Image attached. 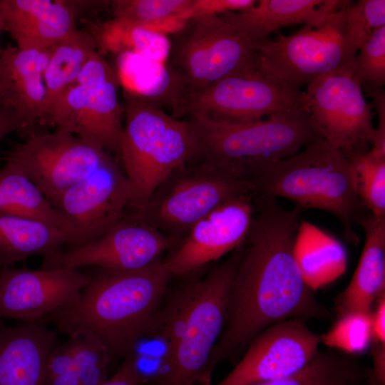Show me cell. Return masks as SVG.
I'll list each match as a JSON object with an SVG mask.
<instances>
[{
    "label": "cell",
    "mask_w": 385,
    "mask_h": 385,
    "mask_svg": "<svg viewBox=\"0 0 385 385\" xmlns=\"http://www.w3.org/2000/svg\"><path fill=\"white\" fill-rule=\"evenodd\" d=\"M255 214L228 294L227 322L210 358L208 372L235 360L270 326L292 318L330 319L299 267L295 247L301 212L272 196L252 194Z\"/></svg>",
    "instance_id": "6da1fadb"
},
{
    "label": "cell",
    "mask_w": 385,
    "mask_h": 385,
    "mask_svg": "<svg viewBox=\"0 0 385 385\" xmlns=\"http://www.w3.org/2000/svg\"><path fill=\"white\" fill-rule=\"evenodd\" d=\"M243 250L244 244L203 277L166 292L148 334L165 346L149 385H212L210 358L227 322L228 294Z\"/></svg>",
    "instance_id": "7a4b0ae2"
},
{
    "label": "cell",
    "mask_w": 385,
    "mask_h": 385,
    "mask_svg": "<svg viewBox=\"0 0 385 385\" xmlns=\"http://www.w3.org/2000/svg\"><path fill=\"white\" fill-rule=\"evenodd\" d=\"M90 274L78 303L45 319L67 334L90 329L105 343L111 359H125L148 336L172 275L160 258L138 270L96 267Z\"/></svg>",
    "instance_id": "3957f363"
},
{
    "label": "cell",
    "mask_w": 385,
    "mask_h": 385,
    "mask_svg": "<svg viewBox=\"0 0 385 385\" xmlns=\"http://www.w3.org/2000/svg\"><path fill=\"white\" fill-rule=\"evenodd\" d=\"M245 178L255 193L288 199L300 212L317 209L333 215L342 225L344 239L359 243L354 226L370 212L359 195L351 162L324 138L292 156L252 167Z\"/></svg>",
    "instance_id": "277c9868"
},
{
    "label": "cell",
    "mask_w": 385,
    "mask_h": 385,
    "mask_svg": "<svg viewBox=\"0 0 385 385\" xmlns=\"http://www.w3.org/2000/svg\"><path fill=\"white\" fill-rule=\"evenodd\" d=\"M188 120L192 140L188 162L210 163L245 179L252 167L292 156L314 140L323 138L306 108L245 123H212L193 117Z\"/></svg>",
    "instance_id": "5b68a950"
},
{
    "label": "cell",
    "mask_w": 385,
    "mask_h": 385,
    "mask_svg": "<svg viewBox=\"0 0 385 385\" xmlns=\"http://www.w3.org/2000/svg\"><path fill=\"white\" fill-rule=\"evenodd\" d=\"M119 158L131 188L129 210L141 209L155 190L191 154L189 120L123 91Z\"/></svg>",
    "instance_id": "8992f818"
},
{
    "label": "cell",
    "mask_w": 385,
    "mask_h": 385,
    "mask_svg": "<svg viewBox=\"0 0 385 385\" xmlns=\"http://www.w3.org/2000/svg\"><path fill=\"white\" fill-rule=\"evenodd\" d=\"M254 192V185L235 172L207 162H187L168 175L141 209L129 212L180 242L223 202Z\"/></svg>",
    "instance_id": "52a82bcc"
},
{
    "label": "cell",
    "mask_w": 385,
    "mask_h": 385,
    "mask_svg": "<svg viewBox=\"0 0 385 385\" xmlns=\"http://www.w3.org/2000/svg\"><path fill=\"white\" fill-rule=\"evenodd\" d=\"M350 4L329 14L317 26L304 25L289 36L279 34L276 39L268 37L252 41L253 68L297 91L323 74L352 71L353 61L344 38Z\"/></svg>",
    "instance_id": "ba28073f"
},
{
    "label": "cell",
    "mask_w": 385,
    "mask_h": 385,
    "mask_svg": "<svg viewBox=\"0 0 385 385\" xmlns=\"http://www.w3.org/2000/svg\"><path fill=\"white\" fill-rule=\"evenodd\" d=\"M170 39L165 63L183 86L182 101L227 75L253 68L252 41L218 14L193 15Z\"/></svg>",
    "instance_id": "9c48e42d"
},
{
    "label": "cell",
    "mask_w": 385,
    "mask_h": 385,
    "mask_svg": "<svg viewBox=\"0 0 385 385\" xmlns=\"http://www.w3.org/2000/svg\"><path fill=\"white\" fill-rule=\"evenodd\" d=\"M119 85L115 69L96 50L45 121L119 158L124 116Z\"/></svg>",
    "instance_id": "30bf717a"
},
{
    "label": "cell",
    "mask_w": 385,
    "mask_h": 385,
    "mask_svg": "<svg viewBox=\"0 0 385 385\" xmlns=\"http://www.w3.org/2000/svg\"><path fill=\"white\" fill-rule=\"evenodd\" d=\"M300 108L309 110L304 92L292 90L250 68L227 75L188 96L172 115L245 123Z\"/></svg>",
    "instance_id": "8fae6325"
},
{
    "label": "cell",
    "mask_w": 385,
    "mask_h": 385,
    "mask_svg": "<svg viewBox=\"0 0 385 385\" xmlns=\"http://www.w3.org/2000/svg\"><path fill=\"white\" fill-rule=\"evenodd\" d=\"M114 155L100 146L56 128L31 133L4 156V167L20 173L49 202L84 180Z\"/></svg>",
    "instance_id": "7c38bea8"
},
{
    "label": "cell",
    "mask_w": 385,
    "mask_h": 385,
    "mask_svg": "<svg viewBox=\"0 0 385 385\" xmlns=\"http://www.w3.org/2000/svg\"><path fill=\"white\" fill-rule=\"evenodd\" d=\"M307 86L308 108L323 138L349 160L369 151L375 130L371 107L352 71L329 72Z\"/></svg>",
    "instance_id": "4fadbf2b"
},
{
    "label": "cell",
    "mask_w": 385,
    "mask_h": 385,
    "mask_svg": "<svg viewBox=\"0 0 385 385\" xmlns=\"http://www.w3.org/2000/svg\"><path fill=\"white\" fill-rule=\"evenodd\" d=\"M131 188L120 160L112 155L88 177L49 201L68 222L72 237L67 250L96 240L128 213Z\"/></svg>",
    "instance_id": "5bb4252c"
},
{
    "label": "cell",
    "mask_w": 385,
    "mask_h": 385,
    "mask_svg": "<svg viewBox=\"0 0 385 385\" xmlns=\"http://www.w3.org/2000/svg\"><path fill=\"white\" fill-rule=\"evenodd\" d=\"M179 242L144 222L129 211L106 232L80 247L44 257L40 269L94 266L116 270L145 267L160 259Z\"/></svg>",
    "instance_id": "9a60e30c"
},
{
    "label": "cell",
    "mask_w": 385,
    "mask_h": 385,
    "mask_svg": "<svg viewBox=\"0 0 385 385\" xmlns=\"http://www.w3.org/2000/svg\"><path fill=\"white\" fill-rule=\"evenodd\" d=\"M321 335L302 318L277 322L256 336L242 358L216 385H255L289 376L319 351Z\"/></svg>",
    "instance_id": "2e32d148"
},
{
    "label": "cell",
    "mask_w": 385,
    "mask_h": 385,
    "mask_svg": "<svg viewBox=\"0 0 385 385\" xmlns=\"http://www.w3.org/2000/svg\"><path fill=\"white\" fill-rule=\"evenodd\" d=\"M90 273L59 268H0V319L34 322L76 304Z\"/></svg>",
    "instance_id": "e0dca14e"
},
{
    "label": "cell",
    "mask_w": 385,
    "mask_h": 385,
    "mask_svg": "<svg viewBox=\"0 0 385 385\" xmlns=\"http://www.w3.org/2000/svg\"><path fill=\"white\" fill-rule=\"evenodd\" d=\"M255 214L252 193L232 197L191 228L163 260L173 276L192 274L242 245Z\"/></svg>",
    "instance_id": "ac0fdd59"
},
{
    "label": "cell",
    "mask_w": 385,
    "mask_h": 385,
    "mask_svg": "<svg viewBox=\"0 0 385 385\" xmlns=\"http://www.w3.org/2000/svg\"><path fill=\"white\" fill-rule=\"evenodd\" d=\"M46 322L6 325L0 319V385H46L48 359L56 346Z\"/></svg>",
    "instance_id": "d6986e66"
},
{
    "label": "cell",
    "mask_w": 385,
    "mask_h": 385,
    "mask_svg": "<svg viewBox=\"0 0 385 385\" xmlns=\"http://www.w3.org/2000/svg\"><path fill=\"white\" fill-rule=\"evenodd\" d=\"M0 14L19 49L48 48L77 30L68 1L0 0Z\"/></svg>",
    "instance_id": "ffe728a7"
},
{
    "label": "cell",
    "mask_w": 385,
    "mask_h": 385,
    "mask_svg": "<svg viewBox=\"0 0 385 385\" xmlns=\"http://www.w3.org/2000/svg\"><path fill=\"white\" fill-rule=\"evenodd\" d=\"M351 3L342 0H259L247 10L218 14L252 42L268 38L270 34L288 26H317L329 14Z\"/></svg>",
    "instance_id": "44dd1931"
},
{
    "label": "cell",
    "mask_w": 385,
    "mask_h": 385,
    "mask_svg": "<svg viewBox=\"0 0 385 385\" xmlns=\"http://www.w3.org/2000/svg\"><path fill=\"white\" fill-rule=\"evenodd\" d=\"M359 225L365 242L350 282L334 299L337 317L351 312H371L377 299L385 294V219L369 214Z\"/></svg>",
    "instance_id": "7402d4cb"
},
{
    "label": "cell",
    "mask_w": 385,
    "mask_h": 385,
    "mask_svg": "<svg viewBox=\"0 0 385 385\" xmlns=\"http://www.w3.org/2000/svg\"><path fill=\"white\" fill-rule=\"evenodd\" d=\"M48 48L19 49L11 44L3 48L0 60L11 78L14 106L26 129V136L43 120L46 91L44 73L48 64Z\"/></svg>",
    "instance_id": "603a6c76"
},
{
    "label": "cell",
    "mask_w": 385,
    "mask_h": 385,
    "mask_svg": "<svg viewBox=\"0 0 385 385\" xmlns=\"http://www.w3.org/2000/svg\"><path fill=\"white\" fill-rule=\"evenodd\" d=\"M113 56L115 60L113 67L125 92L174 113L184 97V91L166 63L132 52Z\"/></svg>",
    "instance_id": "cb8c5ba5"
},
{
    "label": "cell",
    "mask_w": 385,
    "mask_h": 385,
    "mask_svg": "<svg viewBox=\"0 0 385 385\" xmlns=\"http://www.w3.org/2000/svg\"><path fill=\"white\" fill-rule=\"evenodd\" d=\"M69 241L66 233L44 222L0 213V267L56 254Z\"/></svg>",
    "instance_id": "d4e9b609"
},
{
    "label": "cell",
    "mask_w": 385,
    "mask_h": 385,
    "mask_svg": "<svg viewBox=\"0 0 385 385\" xmlns=\"http://www.w3.org/2000/svg\"><path fill=\"white\" fill-rule=\"evenodd\" d=\"M295 256L305 282L314 291L337 278L346 266L340 242L304 221L301 222Z\"/></svg>",
    "instance_id": "484cf974"
},
{
    "label": "cell",
    "mask_w": 385,
    "mask_h": 385,
    "mask_svg": "<svg viewBox=\"0 0 385 385\" xmlns=\"http://www.w3.org/2000/svg\"><path fill=\"white\" fill-rule=\"evenodd\" d=\"M88 29L96 39L97 51L103 56L107 53L132 52L165 63L170 53V39L166 34L123 19L93 23Z\"/></svg>",
    "instance_id": "4316f807"
},
{
    "label": "cell",
    "mask_w": 385,
    "mask_h": 385,
    "mask_svg": "<svg viewBox=\"0 0 385 385\" xmlns=\"http://www.w3.org/2000/svg\"><path fill=\"white\" fill-rule=\"evenodd\" d=\"M96 50V39L88 28L76 30L49 48L44 73L46 96L43 120H46L61 93L76 82L83 66Z\"/></svg>",
    "instance_id": "83f0119b"
},
{
    "label": "cell",
    "mask_w": 385,
    "mask_h": 385,
    "mask_svg": "<svg viewBox=\"0 0 385 385\" xmlns=\"http://www.w3.org/2000/svg\"><path fill=\"white\" fill-rule=\"evenodd\" d=\"M372 377L371 367L359 356L329 349L318 351L305 366L289 376L255 385H369Z\"/></svg>",
    "instance_id": "f1b7e54d"
},
{
    "label": "cell",
    "mask_w": 385,
    "mask_h": 385,
    "mask_svg": "<svg viewBox=\"0 0 385 385\" xmlns=\"http://www.w3.org/2000/svg\"><path fill=\"white\" fill-rule=\"evenodd\" d=\"M0 213L41 221L66 233L68 244L71 240V227L36 185L4 166L0 170Z\"/></svg>",
    "instance_id": "f546056e"
},
{
    "label": "cell",
    "mask_w": 385,
    "mask_h": 385,
    "mask_svg": "<svg viewBox=\"0 0 385 385\" xmlns=\"http://www.w3.org/2000/svg\"><path fill=\"white\" fill-rule=\"evenodd\" d=\"M197 3V0H114L110 7L115 18L172 34L194 15Z\"/></svg>",
    "instance_id": "4dcf8cb0"
},
{
    "label": "cell",
    "mask_w": 385,
    "mask_h": 385,
    "mask_svg": "<svg viewBox=\"0 0 385 385\" xmlns=\"http://www.w3.org/2000/svg\"><path fill=\"white\" fill-rule=\"evenodd\" d=\"M68 335L81 385H102L109 378L108 347L93 332L78 328Z\"/></svg>",
    "instance_id": "1f68e13d"
},
{
    "label": "cell",
    "mask_w": 385,
    "mask_h": 385,
    "mask_svg": "<svg viewBox=\"0 0 385 385\" xmlns=\"http://www.w3.org/2000/svg\"><path fill=\"white\" fill-rule=\"evenodd\" d=\"M321 339L331 349L359 356L374 342L371 312H351L338 317Z\"/></svg>",
    "instance_id": "d6a6232c"
},
{
    "label": "cell",
    "mask_w": 385,
    "mask_h": 385,
    "mask_svg": "<svg viewBox=\"0 0 385 385\" xmlns=\"http://www.w3.org/2000/svg\"><path fill=\"white\" fill-rule=\"evenodd\" d=\"M349 161L362 202L374 217L385 219V156L369 150Z\"/></svg>",
    "instance_id": "836d02e7"
},
{
    "label": "cell",
    "mask_w": 385,
    "mask_h": 385,
    "mask_svg": "<svg viewBox=\"0 0 385 385\" xmlns=\"http://www.w3.org/2000/svg\"><path fill=\"white\" fill-rule=\"evenodd\" d=\"M385 26L384 0H359L349 6L344 38L350 58L354 61L357 51L371 35Z\"/></svg>",
    "instance_id": "e575fe53"
},
{
    "label": "cell",
    "mask_w": 385,
    "mask_h": 385,
    "mask_svg": "<svg viewBox=\"0 0 385 385\" xmlns=\"http://www.w3.org/2000/svg\"><path fill=\"white\" fill-rule=\"evenodd\" d=\"M352 63L353 79L361 88L385 84V26L376 30L361 45Z\"/></svg>",
    "instance_id": "d590c367"
},
{
    "label": "cell",
    "mask_w": 385,
    "mask_h": 385,
    "mask_svg": "<svg viewBox=\"0 0 385 385\" xmlns=\"http://www.w3.org/2000/svg\"><path fill=\"white\" fill-rule=\"evenodd\" d=\"M46 385H81L69 341L51 351L46 366Z\"/></svg>",
    "instance_id": "8d00e7d4"
},
{
    "label": "cell",
    "mask_w": 385,
    "mask_h": 385,
    "mask_svg": "<svg viewBox=\"0 0 385 385\" xmlns=\"http://www.w3.org/2000/svg\"><path fill=\"white\" fill-rule=\"evenodd\" d=\"M363 86L371 97L378 115V126L374 130L370 150L376 155L385 156V93L381 88L369 83Z\"/></svg>",
    "instance_id": "74e56055"
},
{
    "label": "cell",
    "mask_w": 385,
    "mask_h": 385,
    "mask_svg": "<svg viewBox=\"0 0 385 385\" xmlns=\"http://www.w3.org/2000/svg\"><path fill=\"white\" fill-rule=\"evenodd\" d=\"M102 385H149L138 366L135 354L123 359V362L115 373Z\"/></svg>",
    "instance_id": "f35d334b"
},
{
    "label": "cell",
    "mask_w": 385,
    "mask_h": 385,
    "mask_svg": "<svg viewBox=\"0 0 385 385\" xmlns=\"http://www.w3.org/2000/svg\"><path fill=\"white\" fill-rule=\"evenodd\" d=\"M255 0H197L194 15L200 13L222 14L247 10L252 7Z\"/></svg>",
    "instance_id": "ab89813d"
},
{
    "label": "cell",
    "mask_w": 385,
    "mask_h": 385,
    "mask_svg": "<svg viewBox=\"0 0 385 385\" xmlns=\"http://www.w3.org/2000/svg\"><path fill=\"white\" fill-rule=\"evenodd\" d=\"M13 132H16L24 137L26 134L24 124L14 108L11 106L1 107L0 141Z\"/></svg>",
    "instance_id": "60d3db41"
},
{
    "label": "cell",
    "mask_w": 385,
    "mask_h": 385,
    "mask_svg": "<svg viewBox=\"0 0 385 385\" xmlns=\"http://www.w3.org/2000/svg\"><path fill=\"white\" fill-rule=\"evenodd\" d=\"M374 305L371 311L374 342L385 344V294Z\"/></svg>",
    "instance_id": "b9f144b4"
},
{
    "label": "cell",
    "mask_w": 385,
    "mask_h": 385,
    "mask_svg": "<svg viewBox=\"0 0 385 385\" xmlns=\"http://www.w3.org/2000/svg\"><path fill=\"white\" fill-rule=\"evenodd\" d=\"M373 376L382 385H385V344L374 342L371 346Z\"/></svg>",
    "instance_id": "7bdbcfd3"
},
{
    "label": "cell",
    "mask_w": 385,
    "mask_h": 385,
    "mask_svg": "<svg viewBox=\"0 0 385 385\" xmlns=\"http://www.w3.org/2000/svg\"><path fill=\"white\" fill-rule=\"evenodd\" d=\"M4 106L14 108L11 78L0 60V108Z\"/></svg>",
    "instance_id": "ee69618b"
},
{
    "label": "cell",
    "mask_w": 385,
    "mask_h": 385,
    "mask_svg": "<svg viewBox=\"0 0 385 385\" xmlns=\"http://www.w3.org/2000/svg\"><path fill=\"white\" fill-rule=\"evenodd\" d=\"M4 31H5L4 24V21H3L2 17L1 16V14H0V36H1V33ZM2 51H3V48H1V43H0V56L1 55Z\"/></svg>",
    "instance_id": "f6af8a7d"
},
{
    "label": "cell",
    "mask_w": 385,
    "mask_h": 385,
    "mask_svg": "<svg viewBox=\"0 0 385 385\" xmlns=\"http://www.w3.org/2000/svg\"><path fill=\"white\" fill-rule=\"evenodd\" d=\"M369 385H382L379 382H378L374 377L373 376L371 381L369 383Z\"/></svg>",
    "instance_id": "bcb514c9"
},
{
    "label": "cell",
    "mask_w": 385,
    "mask_h": 385,
    "mask_svg": "<svg viewBox=\"0 0 385 385\" xmlns=\"http://www.w3.org/2000/svg\"><path fill=\"white\" fill-rule=\"evenodd\" d=\"M1 268V267H0Z\"/></svg>",
    "instance_id": "7dc6e473"
}]
</instances>
